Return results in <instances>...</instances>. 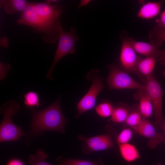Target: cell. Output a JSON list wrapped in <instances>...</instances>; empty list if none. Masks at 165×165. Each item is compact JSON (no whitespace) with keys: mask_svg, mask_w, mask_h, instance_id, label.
<instances>
[{"mask_svg":"<svg viewBox=\"0 0 165 165\" xmlns=\"http://www.w3.org/2000/svg\"><path fill=\"white\" fill-rule=\"evenodd\" d=\"M61 97L46 108L39 111L31 109V132L38 135L45 131H53L64 134L68 120L61 110Z\"/></svg>","mask_w":165,"mask_h":165,"instance_id":"obj_1","label":"cell"},{"mask_svg":"<svg viewBox=\"0 0 165 165\" xmlns=\"http://www.w3.org/2000/svg\"><path fill=\"white\" fill-rule=\"evenodd\" d=\"M16 23L29 26L36 32L43 33V38L47 43H54L58 39L59 28L61 24L54 25L44 20L36 12L33 3H28Z\"/></svg>","mask_w":165,"mask_h":165,"instance_id":"obj_2","label":"cell"},{"mask_svg":"<svg viewBox=\"0 0 165 165\" xmlns=\"http://www.w3.org/2000/svg\"><path fill=\"white\" fill-rule=\"evenodd\" d=\"M20 108L19 104L13 100L7 101L0 107V113L3 116L0 125L1 142L17 140L25 135V132L15 124L12 119Z\"/></svg>","mask_w":165,"mask_h":165,"instance_id":"obj_3","label":"cell"},{"mask_svg":"<svg viewBox=\"0 0 165 165\" xmlns=\"http://www.w3.org/2000/svg\"><path fill=\"white\" fill-rule=\"evenodd\" d=\"M100 72L99 70L94 69L87 74L86 79L91 81V84L88 91L77 104L76 119H78L83 113L95 106L97 97L104 87Z\"/></svg>","mask_w":165,"mask_h":165,"instance_id":"obj_4","label":"cell"},{"mask_svg":"<svg viewBox=\"0 0 165 165\" xmlns=\"http://www.w3.org/2000/svg\"><path fill=\"white\" fill-rule=\"evenodd\" d=\"M58 42L54 59L46 77L50 80L53 78L52 74L57 64L64 56L69 54H73L75 52V45L79 38L76 34L75 29L71 28L69 32L65 31L61 26L59 28Z\"/></svg>","mask_w":165,"mask_h":165,"instance_id":"obj_5","label":"cell"},{"mask_svg":"<svg viewBox=\"0 0 165 165\" xmlns=\"http://www.w3.org/2000/svg\"><path fill=\"white\" fill-rule=\"evenodd\" d=\"M144 83L145 90L149 96L153 106L155 124L158 127H163L165 122L162 110L164 91L153 73L146 78Z\"/></svg>","mask_w":165,"mask_h":165,"instance_id":"obj_6","label":"cell"},{"mask_svg":"<svg viewBox=\"0 0 165 165\" xmlns=\"http://www.w3.org/2000/svg\"><path fill=\"white\" fill-rule=\"evenodd\" d=\"M108 75L106 79L109 90L123 89H145V83H141L136 81L117 65L112 64L108 66Z\"/></svg>","mask_w":165,"mask_h":165,"instance_id":"obj_7","label":"cell"},{"mask_svg":"<svg viewBox=\"0 0 165 165\" xmlns=\"http://www.w3.org/2000/svg\"><path fill=\"white\" fill-rule=\"evenodd\" d=\"M126 33L121 31L119 36L122 46L119 58L120 68L127 73L136 74V67L139 59L141 57L138 55L131 43L130 37Z\"/></svg>","mask_w":165,"mask_h":165,"instance_id":"obj_8","label":"cell"},{"mask_svg":"<svg viewBox=\"0 0 165 165\" xmlns=\"http://www.w3.org/2000/svg\"><path fill=\"white\" fill-rule=\"evenodd\" d=\"M78 139L82 141V151L86 154L112 149L115 146L112 136L108 133L90 137L79 135Z\"/></svg>","mask_w":165,"mask_h":165,"instance_id":"obj_9","label":"cell"},{"mask_svg":"<svg viewBox=\"0 0 165 165\" xmlns=\"http://www.w3.org/2000/svg\"><path fill=\"white\" fill-rule=\"evenodd\" d=\"M33 4L38 14L46 22L57 26L61 24L59 19L63 11L61 6L50 3L47 1Z\"/></svg>","mask_w":165,"mask_h":165,"instance_id":"obj_10","label":"cell"},{"mask_svg":"<svg viewBox=\"0 0 165 165\" xmlns=\"http://www.w3.org/2000/svg\"><path fill=\"white\" fill-rule=\"evenodd\" d=\"M131 128L136 133L148 139V146L152 149L155 148L164 139V134L157 132L146 119L143 118L139 125Z\"/></svg>","mask_w":165,"mask_h":165,"instance_id":"obj_11","label":"cell"},{"mask_svg":"<svg viewBox=\"0 0 165 165\" xmlns=\"http://www.w3.org/2000/svg\"><path fill=\"white\" fill-rule=\"evenodd\" d=\"M131 45L137 53L146 57H153L157 59L160 56L165 53V51L161 50L160 47L162 42H157L151 43L138 41L130 38Z\"/></svg>","mask_w":165,"mask_h":165,"instance_id":"obj_12","label":"cell"},{"mask_svg":"<svg viewBox=\"0 0 165 165\" xmlns=\"http://www.w3.org/2000/svg\"><path fill=\"white\" fill-rule=\"evenodd\" d=\"M156 58L153 57H146L139 59L136 67V75L145 82L146 78L152 74L155 66Z\"/></svg>","mask_w":165,"mask_h":165,"instance_id":"obj_13","label":"cell"},{"mask_svg":"<svg viewBox=\"0 0 165 165\" xmlns=\"http://www.w3.org/2000/svg\"><path fill=\"white\" fill-rule=\"evenodd\" d=\"M134 97L139 100L138 109L143 118L151 117L153 108L150 99L145 89L138 90Z\"/></svg>","mask_w":165,"mask_h":165,"instance_id":"obj_14","label":"cell"},{"mask_svg":"<svg viewBox=\"0 0 165 165\" xmlns=\"http://www.w3.org/2000/svg\"><path fill=\"white\" fill-rule=\"evenodd\" d=\"M162 3L160 2L149 1L144 3L140 8L138 16L141 19H150L160 13Z\"/></svg>","mask_w":165,"mask_h":165,"instance_id":"obj_15","label":"cell"},{"mask_svg":"<svg viewBox=\"0 0 165 165\" xmlns=\"http://www.w3.org/2000/svg\"><path fill=\"white\" fill-rule=\"evenodd\" d=\"M119 147L120 155L125 161L131 163L139 159L140 153L133 144L129 143L120 144Z\"/></svg>","mask_w":165,"mask_h":165,"instance_id":"obj_16","label":"cell"},{"mask_svg":"<svg viewBox=\"0 0 165 165\" xmlns=\"http://www.w3.org/2000/svg\"><path fill=\"white\" fill-rule=\"evenodd\" d=\"M29 3L24 0H0L1 7L3 6L5 12L9 14L22 12Z\"/></svg>","mask_w":165,"mask_h":165,"instance_id":"obj_17","label":"cell"},{"mask_svg":"<svg viewBox=\"0 0 165 165\" xmlns=\"http://www.w3.org/2000/svg\"><path fill=\"white\" fill-rule=\"evenodd\" d=\"M56 161L58 165H104L102 159L100 158L94 160L89 161L59 156Z\"/></svg>","mask_w":165,"mask_h":165,"instance_id":"obj_18","label":"cell"},{"mask_svg":"<svg viewBox=\"0 0 165 165\" xmlns=\"http://www.w3.org/2000/svg\"><path fill=\"white\" fill-rule=\"evenodd\" d=\"M131 109L124 104H120L115 108L111 120L115 123H124Z\"/></svg>","mask_w":165,"mask_h":165,"instance_id":"obj_19","label":"cell"},{"mask_svg":"<svg viewBox=\"0 0 165 165\" xmlns=\"http://www.w3.org/2000/svg\"><path fill=\"white\" fill-rule=\"evenodd\" d=\"M47 154L43 150L39 149L35 153L31 155L28 157V165H58L50 163L46 161Z\"/></svg>","mask_w":165,"mask_h":165,"instance_id":"obj_20","label":"cell"},{"mask_svg":"<svg viewBox=\"0 0 165 165\" xmlns=\"http://www.w3.org/2000/svg\"><path fill=\"white\" fill-rule=\"evenodd\" d=\"M24 103L25 107L28 108L39 106L40 104L38 94L35 92L30 91L24 95Z\"/></svg>","mask_w":165,"mask_h":165,"instance_id":"obj_21","label":"cell"},{"mask_svg":"<svg viewBox=\"0 0 165 165\" xmlns=\"http://www.w3.org/2000/svg\"><path fill=\"white\" fill-rule=\"evenodd\" d=\"M115 108L111 103L104 102L99 104L95 108L97 114L100 117L107 118L112 115Z\"/></svg>","mask_w":165,"mask_h":165,"instance_id":"obj_22","label":"cell"},{"mask_svg":"<svg viewBox=\"0 0 165 165\" xmlns=\"http://www.w3.org/2000/svg\"><path fill=\"white\" fill-rule=\"evenodd\" d=\"M142 118L138 108L137 109H131L124 123L126 126L131 128L139 125Z\"/></svg>","mask_w":165,"mask_h":165,"instance_id":"obj_23","label":"cell"},{"mask_svg":"<svg viewBox=\"0 0 165 165\" xmlns=\"http://www.w3.org/2000/svg\"><path fill=\"white\" fill-rule=\"evenodd\" d=\"M149 38L152 43L157 42H165V29L154 27L149 33Z\"/></svg>","mask_w":165,"mask_h":165,"instance_id":"obj_24","label":"cell"},{"mask_svg":"<svg viewBox=\"0 0 165 165\" xmlns=\"http://www.w3.org/2000/svg\"><path fill=\"white\" fill-rule=\"evenodd\" d=\"M133 132L131 128L123 129L117 135L116 141L119 144L129 143L132 139Z\"/></svg>","mask_w":165,"mask_h":165,"instance_id":"obj_25","label":"cell"},{"mask_svg":"<svg viewBox=\"0 0 165 165\" xmlns=\"http://www.w3.org/2000/svg\"><path fill=\"white\" fill-rule=\"evenodd\" d=\"M10 65L8 63L0 62V80H2L6 77L8 72L10 68Z\"/></svg>","mask_w":165,"mask_h":165,"instance_id":"obj_26","label":"cell"},{"mask_svg":"<svg viewBox=\"0 0 165 165\" xmlns=\"http://www.w3.org/2000/svg\"><path fill=\"white\" fill-rule=\"evenodd\" d=\"M156 27L161 29H165V9L161 13L159 19L156 20Z\"/></svg>","mask_w":165,"mask_h":165,"instance_id":"obj_27","label":"cell"},{"mask_svg":"<svg viewBox=\"0 0 165 165\" xmlns=\"http://www.w3.org/2000/svg\"><path fill=\"white\" fill-rule=\"evenodd\" d=\"M6 165H24V164L19 159H13L9 160Z\"/></svg>","mask_w":165,"mask_h":165,"instance_id":"obj_28","label":"cell"},{"mask_svg":"<svg viewBox=\"0 0 165 165\" xmlns=\"http://www.w3.org/2000/svg\"><path fill=\"white\" fill-rule=\"evenodd\" d=\"M157 61L165 67V69L163 72V75L165 77V53L160 56L157 59Z\"/></svg>","mask_w":165,"mask_h":165,"instance_id":"obj_29","label":"cell"},{"mask_svg":"<svg viewBox=\"0 0 165 165\" xmlns=\"http://www.w3.org/2000/svg\"><path fill=\"white\" fill-rule=\"evenodd\" d=\"M1 45L4 47H6L8 46V40L6 38L3 37L1 39Z\"/></svg>","mask_w":165,"mask_h":165,"instance_id":"obj_30","label":"cell"},{"mask_svg":"<svg viewBox=\"0 0 165 165\" xmlns=\"http://www.w3.org/2000/svg\"><path fill=\"white\" fill-rule=\"evenodd\" d=\"M89 2V1H82V2H81V3L80 4L79 6H81L82 5H84L86 4H87L88 3L87 2Z\"/></svg>","mask_w":165,"mask_h":165,"instance_id":"obj_31","label":"cell"},{"mask_svg":"<svg viewBox=\"0 0 165 165\" xmlns=\"http://www.w3.org/2000/svg\"><path fill=\"white\" fill-rule=\"evenodd\" d=\"M163 130H164V137H165V122L164 123V124H163Z\"/></svg>","mask_w":165,"mask_h":165,"instance_id":"obj_32","label":"cell"},{"mask_svg":"<svg viewBox=\"0 0 165 165\" xmlns=\"http://www.w3.org/2000/svg\"><path fill=\"white\" fill-rule=\"evenodd\" d=\"M157 165H163L161 163H159Z\"/></svg>","mask_w":165,"mask_h":165,"instance_id":"obj_33","label":"cell"}]
</instances>
